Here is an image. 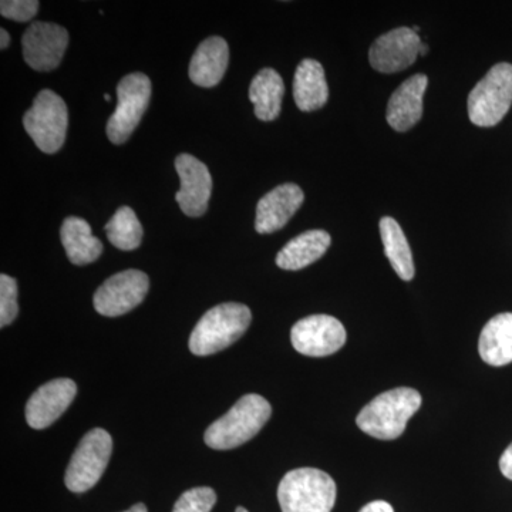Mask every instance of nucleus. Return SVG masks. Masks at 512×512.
Segmentation results:
<instances>
[{
    "label": "nucleus",
    "instance_id": "obj_17",
    "mask_svg": "<svg viewBox=\"0 0 512 512\" xmlns=\"http://www.w3.org/2000/svg\"><path fill=\"white\" fill-rule=\"evenodd\" d=\"M229 47L222 37H208L198 46L190 64V79L200 87L217 86L227 72Z\"/></svg>",
    "mask_w": 512,
    "mask_h": 512
},
{
    "label": "nucleus",
    "instance_id": "obj_25",
    "mask_svg": "<svg viewBox=\"0 0 512 512\" xmlns=\"http://www.w3.org/2000/svg\"><path fill=\"white\" fill-rule=\"evenodd\" d=\"M215 503H217V494L212 488H191L178 498L173 512H211Z\"/></svg>",
    "mask_w": 512,
    "mask_h": 512
},
{
    "label": "nucleus",
    "instance_id": "obj_22",
    "mask_svg": "<svg viewBox=\"0 0 512 512\" xmlns=\"http://www.w3.org/2000/svg\"><path fill=\"white\" fill-rule=\"evenodd\" d=\"M285 84L281 74L274 69H262L249 86V100L254 104V113L259 120L274 121L281 114Z\"/></svg>",
    "mask_w": 512,
    "mask_h": 512
},
{
    "label": "nucleus",
    "instance_id": "obj_20",
    "mask_svg": "<svg viewBox=\"0 0 512 512\" xmlns=\"http://www.w3.org/2000/svg\"><path fill=\"white\" fill-rule=\"evenodd\" d=\"M60 239L67 258L73 265H89L103 254V244L93 237L89 222L79 217H69L63 221Z\"/></svg>",
    "mask_w": 512,
    "mask_h": 512
},
{
    "label": "nucleus",
    "instance_id": "obj_12",
    "mask_svg": "<svg viewBox=\"0 0 512 512\" xmlns=\"http://www.w3.org/2000/svg\"><path fill=\"white\" fill-rule=\"evenodd\" d=\"M419 33L410 28L390 30L386 35L377 37L370 47L369 62L376 72L384 74L399 73L406 70L421 56Z\"/></svg>",
    "mask_w": 512,
    "mask_h": 512
},
{
    "label": "nucleus",
    "instance_id": "obj_29",
    "mask_svg": "<svg viewBox=\"0 0 512 512\" xmlns=\"http://www.w3.org/2000/svg\"><path fill=\"white\" fill-rule=\"evenodd\" d=\"M359 512H394L392 505L386 501H373L365 505Z\"/></svg>",
    "mask_w": 512,
    "mask_h": 512
},
{
    "label": "nucleus",
    "instance_id": "obj_31",
    "mask_svg": "<svg viewBox=\"0 0 512 512\" xmlns=\"http://www.w3.org/2000/svg\"><path fill=\"white\" fill-rule=\"evenodd\" d=\"M124 512H148V510L146 505L140 503L133 505V507L128 508V510Z\"/></svg>",
    "mask_w": 512,
    "mask_h": 512
},
{
    "label": "nucleus",
    "instance_id": "obj_19",
    "mask_svg": "<svg viewBox=\"0 0 512 512\" xmlns=\"http://www.w3.org/2000/svg\"><path fill=\"white\" fill-rule=\"evenodd\" d=\"M330 235L322 229L306 231L289 241L276 255V265L285 271H301L319 261L330 247Z\"/></svg>",
    "mask_w": 512,
    "mask_h": 512
},
{
    "label": "nucleus",
    "instance_id": "obj_2",
    "mask_svg": "<svg viewBox=\"0 0 512 512\" xmlns=\"http://www.w3.org/2000/svg\"><path fill=\"white\" fill-rule=\"evenodd\" d=\"M421 396L410 387H397L379 394L357 416L359 429L377 440H396L419 412Z\"/></svg>",
    "mask_w": 512,
    "mask_h": 512
},
{
    "label": "nucleus",
    "instance_id": "obj_14",
    "mask_svg": "<svg viewBox=\"0 0 512 512\" xmlns=\"http://www.w3.org/2000/svg\"><path fill=\"white\" fill-rule=\"evenodd\" d=\"M77 386L70 379L50 380L40 386L26 404V421L32 429L43 430L53 423L72 404Z\"/></svg>",
    "mask_w": 512,
    "mask_h": 512
},
{
    "label": "nucleus",
    "instance_id": "obj_3",
    "mask_svg": "<svg viewBox=\"0 0 512 512\" xmlns=\"http://www.w3.org/2000/svg\"><path fill=\"white\" fill-rule=\"evenodd\" d=\"M252 313L242 303H221L210 309L192 330L191 353L210 356L234 345L251 325Z\"/></svg>",
    "mask_w": 512,
    "mask_h": 512
},
{
    "label": "nucleus",
    "instance_id": "obj_6",
    "mask_svg": "<svg viewBox=\"0 0 512 512\" xmlns=\"http://www.w3.org/2000/svg\"><path fill=\"white\" fill-rule=\"evenodd\" d=\"M23 126L40 151L57 153L63 147L69 126L66 103L52 90H42L26 111Z\"/></svg>",
    "mask_w": 512,
    "mask_h": 512
},
{
    "label": "nucleus",
    "instance_id": "obj_8",
    "mask_svg": "<svg viewBox=\"0 0 512 512\" xmlns=\"http://www.w3.org/2000/svg\"><path fill=\"white\" fill-rule=\"evenodd\" d=\"M151 99V80L146 74L131 73L117 86V107L107 123V137L113 144L126 143L140 124Z\"/></svg>",
    "mask_w": 512,
    "mask_h": 512
},
{
    "label": "nucleus",
    "instance_id": "obj_21",
    "mask_svg": "<svg viewBox=\"0 0 512 512\" xmlns=\"http://www.w3.org/2000/svg\"><path fill=\"white\" fill-rule=\"evenodd\" d=\"M478 352L491 366L512 363V313H500L488 320L480 335Z\"/></svg>",
    "mask_w": 512,
    "mask_h": 512
},
{
    "label": "nucleus",
    "instance_id": "obj_28",
    "mask_svg": "<svg viewBox=\"0 0 512 512\" xmlns=\"http://www.w3.org/2000/svg\"><path fill=\"white\" fill-rule=\"evenodd\" d=\"M500 470L504 477L512 481V444L504 451L503 456L500 458Z\"/></svg>",
    "mask_w": 512,
    "mask_h": 512
},
{
    "label": "nucleus",
    "instance_id": "obj_4",
    "mask_svg": "<svg viewBox=\"0 0 512 512\" xmlns=\"http://www.w3.org/2000/svg\"><path fill=\"white\" fill-rule=\"evenodd\" d=\"M336 483L318 468L289 471L278 487L282 512H330L336 503Z\"/></svg>",
    "mask_w": 512,
    "mask_h": 512
},
{
    "label": "nucleus",
    "instance_id": "obj_5",
    "mask_svg": "<svg viewBox=\"0 0 512 512\" xmlns=\"http://www.w3.org/2000/svg\"><path fill=\"white\" fill-rule=\"evenodd\" d=\"M512 104V64L491 67L468 96V117L478 127H494L504 119Z\"/></svg>",
    "mask_w": 512,
    "mask_h": 512
},
{
    "label": "nucleus",
    "instance_id": "obj_16",
    "mask_svg": "<svg viewBox=\"0 0 512 512\" xmlns=\"http://www.w3.org/2000/svg\"><path fill=\"white\" fill-rule=\"evenodd\" d=\"M426 74H414L390 97L387 104L386 119L393 130L404 133L416 126L423 116V96L426 92Z\"/></svg>",
    "mask_w": 512,
    "mask_h": 512
},
{
    "label": "nucleus",
    "instance_id": "obj_11",
    "mask_svg": "<svg viewBox=\"0 0 512 512\" xmlns=\"http://www.w3.org/2000/svg\"><path fill=\"white\" fill-rule=\"evenodd\" d=\"M69 33L49 22H33L22 39L23 57L36 72H52L62 63Z\"/></svg>",
    "mask_w": 512,
    "mask_h": 512
},
{
    "label": "nucleus",
    "instance_id": "obj_1",
    "mask_svg": "<svg viewBox=\"0 0 512 512\" xmlns=\"http://www.w3.org/2000/svg\"><path fill=\"white\" fill-rule=\"evenodd\" d=\"M272 407L259 394H245L227 414L205 431V444L212 450H232L254 439L271 419Z\"/></svg>",
    "mask_w": 512,
    "mask_h": 512
},
{
    "label": "nucleus",
    "instance_id": "obj_13",
    "mask_svg": "<svg viewBox=\"0 0 512 512\" xmlns=\"http://www.w3.org/2000/svg\"><path fill=\"white\" fill-rule=\"evenodd\" d=\"M175 170L180 175V191L175 200L187 217L197 218L208 210L212 194V177L207 165L191 154L175 158Z\"/></svg>",
    "mask_w": 512,
    "mask_h": 512
},
{
    "label": "nucleus",
    "instance_id": "obj_15",
    "mask_svg": "<svg viewBox=\"0 0 512 512\" xmlns=\"http://www.w3.org/2000/svg\"><path fill=\"white\" fill-rule=\"evenodd\" d=\"M303 200L305 194L296 184H282L269 191L256 205V232L272 234L284 228L301 208Z\"/></svg>",
    "mask_w": 512,
    "mask_h": 512
},
{
    "label": "nucleus",
    "instance_id": "obj_23",
    "mask_svg": "<svg viewBox=\"0 0 512 512\" xmlns=\"http://www.w3.org/2000/svg\"><path fill=\"white\" fill-rule=\"evenodd\" d=\"M379 227L384 252H386L387 259L392 264L394 271L403 281H412L414 272H416L412 249H410L409 241H407L399 222L393 218L384 217L380 220Z\"/></svg>",
    "mask_w": 512,
    "mask_h": 512
},
{
    "label": "nucleus",
    "instance_id": "obj_26",
    "mask_svg": "<svg viewBox=\"0 0 512 512\" xmlns=\"http://www.w3.org/2000/svg\"><path fill=\"white\" fill-rule=\"evenodd\" d=\"M18 282L12 276L0 275V328L10 325L18 316Z\"/></svg>",
    "mask_w": 512,
    "mask_h": 512
},
{
    "label": "nucleus",
    "instance_id": "obj_30",
    "mask_svg": "<svg viewBox=\"0 0 512 512\" xmlns=\"http://www.w3.org/2000/svg\"><path fill=\"white\" fill-rule=\"evenodd\" d=\"M0 49H6L10 43L9 33L5 29L0 30Z\"/></svg>",
    "mask_w": 512,
    "mask_h": 512
},
{
    "label": "nucleus",
    "instance_id": "obj_9",
    "mask_svg": "<svg viewBox=\"0 0 512 512\" xmlns=\"http://www.w3.org/2000/svg\"><path fill=\"white\" fill-rule=\"evenodd\" d=\"M150 279L144 272L127 269L110 276L94 293L93 305L97 313L116 318L137 308L147 296Z\"/></svg>",
    "mask_w": 512,
    "mask_h": 512
},
{
    "label": "nucleus",
    "instance_id": "obj_24",
    "mask_svg": "<svg viewBox=\"0 0 512 512\" xmlns=\"http://www.w3.org/2000/svg\"><path fill=\"white\" fill-rule=\"evenodd\" d=\"M107 238L121 251H134L143 241V227L136 212L130 207H121L106 225Z\"/></svg>",
    "mask_w": 512,
    "mask_h": 512
},
{
    "label": "nucleus",
    "instance_id": "obj_7",
    "mask_svg": "<svg viewBox=\"0 0 512 512\" xmlns=\"http://www.w3.org/2000/svg\"><path fill=\"white\" fill-rule=\"evenodd\" d=\"M113 453V439L106 430H90L80 441L67 466L64 483L72 493L82 494L92 490L109 466Z\"/></svg>",
    "mask_w": 512,
    "mask_h": 512
},
{
    "label": "nucleus",
    "instance_id": "obj_32",
    "mask_svg": "<svg viewBox=\"0 0 512 512\" xmlns=\"http://www.w3.org/2000/svg\"><path fill=\"white\" fill-rule=\"evenodd\" d=\"M235 512H248V511H247V510H245V508H244V507H238V508H237V511H235Z\"/></svg>",
    "mask_w": 512,
    "mask_h": 512
},
{
    "label": "nucleus",
    "instance_id": "obj_27",
    "mask_svg": "<svg viewBox=\"0 0 512 512\" xmlns=\"http://www.w3.org/2000/svg\"><path fill=\"white\" fill-rule=\"evenodd\" d=\"M39 10L37 0H2L0 2V13L3 18L25 23L35 18Z\"/></svg>",
    "mask_w": 512,
    "mask_h": 512
},
{
    "label": "nucleus",
    "instance_id": "obj_18",
    "mask_svg": "<svg viewBox=\"0 0 512 512\" xmlns=\"http://www.w3.org/2000/svg\"><path fill=\"white\" fill-rule=\"evenodd\" d=\"M293 99L305 113L322 109L329 99V87L322 64L313 59L299 63L293 79Z\"/></svg>",
    "mask_w": 512,
    "mask_h": 512
},
{
    "label": "nucleus",
    "instance_id": "obj_33",
    "mask_svg": "<svg viewBox=\"0 0 512 512\" xmlns=\"http://www.w3.org/2000/svg\"><path fill=\"white\" fill-rule=\"evenodd\" d=\"M104 100L110 101L111 100L110 94H104Z\"/></svg>",
    "mask_w": 512,
    "mask_h": 512
},
{
    "label": "nucleus",
    "instance_id": "obj_10",
    "mask_svg": "<svg viewBox=\"0 0 512 512\" xmlns=\"http://www.w3.org/2000/svg\"><path fill=\"white\" fill-rule=\"evenodd\" d=\"M346 329L340 320L329 315H312L293 325L291 340L296 352L305 356L333 355L346 343Z\"/></svg>",
    "mask_w": 512,
    "mask_h": 512
}]
</instances>
